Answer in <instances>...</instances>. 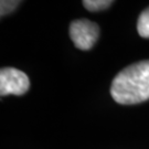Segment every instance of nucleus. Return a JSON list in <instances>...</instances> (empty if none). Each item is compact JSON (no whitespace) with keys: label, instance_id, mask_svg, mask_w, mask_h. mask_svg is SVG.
Listing matches in <instances>:
<instances>
[{"label":"nucleus","instance_id":"1","mask_svg":"<svg viewBox=\"0 0 149 149\" xmlns=\"http://www.w3.org/2000/svg\"><path fill=\"white\" fill-rule=\"evenodd\" d=\"M111 94L122 105L149 100V60L134 63L120 71L112 82Z\"/></svg>","mask_w":149,"mask_h":149},{"label":"nucleus","instance_id":"2","mask_svg":"<svg viewBox=\"0 0 149 149\" xmlns=\"http://www.w3.org/2000/svg\"><path fill=\"white\" fill-rule=\"evenodd\" d=\"M100 36V28L95 22L87 19L75 20L70 26V37L80 50H90Z\"/></svg>","mask_w":149,"mask_h":149},{"label":"nucleus","instance_id":"3","mask_svg":"<svg viewBox=\"0 0 149 149\" xmlns=\"http://www.w3.org/2000/svg\"><path fill=\"white\" fill-rule=\"evenodd\" d=\"M30 87L26 73L15 68H5L0 71V95H23Z\"/></svg>","mask_w":149,"mask_h":149},{"label":"nucleus","instance_id":"4","mask_svg":"<svg viewBox=\"0 0 149 149\" xmlns=\"http://www.w3.org/2000/svg\"><path fill=\"white\" fill-rule=\"evenodd\" d=\"M137 31L140 37L149 39V8L140 13L137 21Z\"/></svg>","mask_w":149,"mask_h":149},{"label":"nucleus","instance_id":"5","mask_svg":"<svg viewBox=\"0 0 149 149\" xmlns=\"http://www.w3.org/2000/svg\"><path fill=\"white\" fill-rule=\"evenodd\" d=\"M113 3L109 0H85L83 1V5L87 10L90 11H101L108 8Z\"/></svg>","mask_w":149,"mask_h":149},{"label":"nucleus","instance_id":"6","mask_svg":"<svg viewBox=\"0 0 149 149\" xmlns=\"http://www.w3.org/2000/svg\"><path fill=\"white\" fill-rule=\"evenodd\" d=\"M19 3H20V1L1 0V2H0V13H1V17L7 16V15L11 13L18 7Z\"/></svg>","mask_w":149,"mask_h":149}]
</instances>
